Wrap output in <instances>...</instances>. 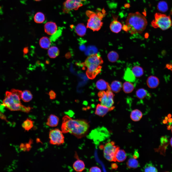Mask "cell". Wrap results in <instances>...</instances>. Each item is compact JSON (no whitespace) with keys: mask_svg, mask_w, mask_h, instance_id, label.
<instances>
[{"mask_svg":"<svg viewBox=\"0 0 172 172\" xmlns=\"http://www.w3.org/2000/svg\"><path fill=\"white\" fill-rule=\"evenodd\" d=\"M89 127V125L86 121L74 119L66 115L62 118L61 128L63 133H69L76 138H80L87 133Z\"/></svg>","mask_w":172,"mask_h":172,"instance_id":"cell-1","label":"cell"},{"mask_svg":"<svg viewBox=\"0 0 172 172\" xmlns=\"http://www.w3.org/2000/svg\"><path fill=\"white\" fill-rule=\"evenodd\" d=\"M22 92L20 90L15 89L6 91L3 101L4 106L11 111H20L26 113H29L31 108L23 105L21 102Z\"/></svg>","mask_w":172,"mask_h":172,"instance_id":"cell-2","label":"cell"},{"mask_svg":"<svg viewBox=\"0 0 172 172\" xmlns=\"http://www.w3.org/2000/svg\"><path fill=\"white\" fill-rule=\"evenodd\" d=\"M125 22L127 32L131 34L141 33L145 29L147 24L145 17L138 12L129 13Z\"/></svg>","mask_w":172,"mask_h":172,"instance_id":"cell-3","label":"cell"},{"mask_svg":"<svg viewBox=\"0 0 172 172\" xmlns=\"http://www.w3.org/2000/svg\"><path fill=\"white\" fill-rule=\"evenodd\" d=\"M103 62L99 54H95L89 56L81 65L87 68L86 75L89 79H92L101 72L102 68L101 65Z\"/></svg>","mask_w":172,"mask_h":172,"instance_id":"cell-4","label":"cell"},{"mask_svg":"<svg viewBox=\"0 0 172 172\" xmlns=\"http://www.w3.org/2000/svg\"><path fill=\"white\" fill-rule=\"evenodd\" d=\"M86 15L89 17L87 20L86 27L93 31L99 30L103 25L102 22L104 14L101 12L97 13L88 10L86 11Z\"/></svg>","mask_w":172,"mask_h":172,"instance_id":"cell-5","label":"cell"},{"mask_svg":"<svg viewBox=\"0 0 172 172\" xmlns=\"http://www.w3.org/2000/svg\"><path fill=\"white\" fill-rule=\"evenodd\" d=\"M155 19L151 22L152 26L154 28H159L163 30H166L172 26L170 16L159 13H156L154 15Z\"/></svg>","mask_w":172,"mask_h":172,"instance_id":"cell-6","label":"cell"},{"mask_svg":"<svg viewBox=\"0 0 172 172\" xmlns=\"http://www.w3.org/2000/svg\"><path fill=\"white\" fill-rule=\"evenodd\" d=\"M119 147L115 145L113 141H109L105 144L103 147V155L104 158L110 161H116L115 156V153Z\"/></svg>","mask_w":172,"mask_h":172,"instance_id":"cell-7","label":"cell"},{"mask_svg":"<svg viewBox=\"0 0 172 172\" xmlns=\"http://www.w3.org/2000/svg\"><path fill=\"white\" fill-rule=\"evenodd\" d=\"M98 96L101 104L108 108L113 107L114 103L113 98L114 94L111 90L106 91H100L98 93Z\"/></svg>","mask_w":172,"mask_h":172,"instance_id":"cell-8","label":"cell"},{"mask_svg":"<svg viewBox=\"0 0 172 172\" xmlns=\"http://www.w3.org/2000/svg\"><path fill=\"white\" fill-rule=\"evenodd\" d=\"M62 131L58 129L50 130L49 134V142L54 145H62L64 142V137Z\"/></svg>","mask_w":172,"mask_h":172,"instance_id":"cell-9","label":"cell"},{"mask_svg":"<svg viewBox=\"0 0 172 172\" xmlns=\"http://www.w3.org/2000/svg\"><path fill=\"white\" fill-rule=\"evenodd\" d=\"M86 0H66L63 4V11L67 13L72 10H76L83 5V2Z\"/></svg>","mask_w":172,"mask_h":172,"instance_id":"cell-10","label":"cell"},{"mask_svg":"<svg viewBox=\"0 0 172 172\" xmlns=\"http://www.w3.org/2000/svg\"><path fill=\"white\" fill-rule=\"evenodd\" d=\"M114 107L108 108L101 104H98L96 108L95 114L100 116L103 117L109 111L114 109Z\"/></svg>","mask_w":172,"mask_h":172,"instance_id":"cell-11","label":"cell"},{"mask_svg":"<svg viewBox=\"0 0 172 172\" xmlns=\"http://www.w3.org/2000/svg\"><path fill=\"white\" fill-rule=\"evenodd\" d=\"M44 30L47 34L52 35L58 30L56 24L53 22H46L44 25Z\"/></svg>","mask_w":172,"mask_h":172,"instance_id":"cell-12","label":"cell"},{"mask_svg":"<svg viewBox=\"0 0 172 172\" xmlns=\"http://www.w3.org/2000/svg\"><path fill=\"white\" fill-rule=\"evenodd\" d=\"M159 83V81L158 78L154 76H149L147 80V85L149 87L151 88H156L158 86Z\"/></svg>","mask_w":172,"mask_h":172,"instance_id":"cell-13","label":"cell"},{"mask_svg":"<svg viewBox=\"0 0 172 172\" xmlns=\"http://www.w3.org/2000/svg\"><path fill=\"white\" fill-rule=\"evenodd\" d=\"M123 78L126 81L131 82H134L136 80L135 76L129 67H127L125 71Z\"/></svg>","mask_w":172,"mask_h":172,"instance_id":"cell-14","label":"cell"},{"mask_svg":"<svg viewBox=\"0 0 172 172\" xmlns=\"http://www.w3.org/2000/svg\"><path fill=\"white\" fill-rule=\"evenodd\" d=\"M59 118L56 115L51 114L48 117L46 124L50 127H54L56 126L59 122Z\"/></svg>","mask_w":172,"mask_h":172,"instance_id":"cell-15","label":"cell"},{"mask_svg":"<svg viewBox=\"0 0 172 172\" xmlns=\"http://www.w3.org/2000/svg\"><path fill=\"white\" fill-rule=\"evenodd\" d=\"M96 86L98 89L101 91L111 90L109 83L102 79H100L97 82Z\"/></svg>","mask_w":172,"mask_h":172,"instance_id":"cell-16","label":"cell"},{"mask_svg":"<svg viewBox=\"0 0 172 172\" xmlns=\"http://www.w3.org/2000/svg\"><path fill=\"white\" fill-rule=\"evenodd\" d=\"M122 25L119 22L116 20L112 21L110 23V28L113 32L118 33L122 29Z\"/></svg>","mask_w":172,"mask_h":172,"instance_id":"cell-17","label":"cell"},{"mask_svg":"<svg viewBox=\"0 0 172 172\" xmlns=\"http://www.w3.org/2000/svg\"><path fill=\"white\" fill-rule=\"evenodd\" d=\"M127 156L124 150L120 149L119 148L115 153V158L116 161L122 162L126 159Z\"/></svg>","mask_w":172,"mask_h":172,"instance_id":"cell-18","label":"cell"},{"mask_svg":"<svg viewBox=\"0 0 172 172\" xmlns=\"http://www.w3.org/2000/svg\"><path fill=\"white\" fill-rule=\"evenodd\" d=\"M136 95L138 98L140 99L145 98L149 99L151 97L150 94L147 90L142 88L136 91Z\"/></svg>","mask_w":172,"mask_h":172,"instance_id":"cell-19","label":"cell"},{"mask_svg":"<svg viewBox=\"0 0 172 172\" xmlns=\"http://www.w3.org/2000/svg\"><path fill=\"white\" fill-rule=\"evenodd\" d=\"M86 29L84 25L82 23L78 24L75 27V31L77 34L80 37H83L85 34Z\"/></svg>","mask_w":172,"mask_h":172,"instance_id":"cell-20","label":"cell"},{"mask_svg":"<svg viewBox=\"0 0 172 172\" xmlns=\"http://www.w3.org/2000/svg\"><path fill=\"white\" fill-rule=\"evenodd\" d=\"M126 165L128 168L129 169L136 168L140 166V164L138 161L132 156V157H130L127 161Z\"/></svg>","mask_w":172,"mask_h":172,"instance_id":"cell-21","label":"cell"},{"mask_svg":"<svg viewBox=\"0 0 172 172\" xmlns=\"http://www.w3.org/2000/svg\"><path fill=\"white\" fill-rule=\"evenodd\" d=\"M73 167L74 170L77 172H81L85 169V165L82 161L78 159L73 163Z\"/></svg>","mask_w":172,"mask_h":172,"instance_id":"cell-22","label":"cell"},{"mask_svg":"<svg viewBox=\"0 0 172 172\" xmlns=\"http://www.w3.org/2000/svg\"><path fill=\"white\" fill-rule=\"evenodd\" d=\"M142 115V113L138 109H135L131 112L130 117L133 121H137L141 119Z\"/></svg>","mask_w":172,"mask_h":172,"instance_id":"cell-23","label":"cell"},{"mask_svg":"<svg viewBox=\"0 0 172 172\" xmlns=\"http://www.w3.org/2000/svg\"><path fill=\"white\" fill-rule=\"evenodd\" d=\"M51 42L50 38L46 37H43L40 39L39 43L42 48L47 49L49 48Z\"/></svg>","mask_w":172,"mask_h":172,"instance_id":"cell-24","label":"cell"},{"mask_svg":"<svg viewBox=\"0 0 172 172\" xmlns=\"http://www.w3.org/2000/svg\"><path fill=\"white\" fill-rule=\"evenodd\" d=\"M112 91L115 93L119 92L122 87V85L121 82L118 81H114L111 83L110 86Z\"/></svg>","mask_w":172,"mask_h":172,"instance_id":"cell-25","label":"cell"},{"mask_svg":"<svg viewBox=\"0 0 172 172\" xmlns=\"http://www.w3.org/2000/svg\"><path fill=\"white\" fill-rule=\"evenodd\" d=\"M33 95L29 90H25L22 92L21 99L25 102H28L31 101L33 98Z\"/></svg>","mask_w":172,"mask_h":172,"instance_id":"cell-26","label":"cell"},{"mask_svg":"<svg viewBox=\"0 0 172 172\" xmlns=\"http://www.w3.org/2000/svg\"><path fill=\"white\" fill-rule=\"evenodd\" d=\"M48 53V55L50 58H54L59 55V50L57 47L52 46L49 48Z\"/></svg>","mask_w":172,"mask_h":172,"instance_id":"cell-27","label":"cell"},{"mask_svg":"<svg viewBox=\"0 0 172 172\" xmlns=\"http://www.w3.org/2000/svg\"><path fill=\"white\" fill-rule=\"evenodd\" d=\"M122 87L124 92L129 93L133 91L134 88V86L131 82L126 81L123 83L122 85Z\"/></svg>","mask_w":172,"mask_h":172,"instance_id":"cell-28","label":"cell"},{"mask_svg":"<svg viewBox=\"0 0 172 172\" xmlns=\"http://www.w3.org/2000/svg\"><path fill=\"white\" fill-rule=\"evenodd\" d=\"M45 20V16L42 12H38L36 13L34 17V20L35 22L38 23H43Z\"/></svg>","mask_w":172,"mask_h":172,"instance_id":"cell-29","label":"cell"},{"mask_svg":"<svg viewBox=\"0 0 172 172\" xmlns=\"http://www.w3.org/2000/svg\"><path fill=\"white\" fill-rule=\"evenodd\" d=\"M107 57L110 62L114 63L118 60L119 58V55L117 52L112 51L108 53L107 55Z\"/></svg>","mask_w":172,"mask_h":172,"instance_id":"cell-30","label":"cell"},{"mask_svg":"<svg viewBox=\"0 0 172 172\" xmlns=\"http://www.w3.org/2000/svg\"><path fill=\"white\" fill-rule=\"evenodd\" d=\"M33 121L30 118H27L22 124V128L26 130L29 131L33 127Z\"/></svg>","mask_w":172,"mask_h":172,"instance_id":"cell-31","label":"cell"},{"mask_svg":"<svg viewBox=\"0 0 172 172\" xmlns=\"http://www.w3.org/2000/svg\"><path fill=\"white\" fill-rule=\"evenodd\" d=\"M131 70L135 77H140L142 76L144 74L143 69L140 66H134L132 68Z\"/></svg>","mask_w":172,"mask_h":172,"instance_id":"cell-32","label":"cell"},{"mask_svg":"<svg viewBox=\"0 0 172 172\" xmlns=\"http://www.w3.org/2000/svg\"><path fill=\"white\" fill-rule=\"evenodd\" d=\"M142 170L143 172H158L157 169L151 162L147 163L143 167Z\"/></svg>","mask_w":172,"mask_h":172,"instance_id":"cell-33","label":"cell"},{"mask_svg":"<svg viewBox=\"0 0 172 172\" xmlns=\"http://www.w3.org/2000/svg\"><path fill=\"white\" fill-rule=\"evenodd\" d=\"M157 8L159 11L162 12H166L168 9L167 4L166 2L164 1H161L158 3Z\"/></svg>","mask_w":172,"mask_h":172,"instance_id":"cell-34","label":"cell"},{"mask_svg":"<svg viewBox=\"0 0 172 172\" xmlns=\"http://www.w3.org/2000/svg\"><path fill=\"white\" fill-rule=\"evenodd\" d=\"M62 31L61 29H59L53 35H51L50 38L51 42H54L60 36L62 33Z\"/></svg>","mask_w":172,"mask_h":172,"instance_id":"cell-35","label":"cell"},{"mask_svg":"<svg viewBox=\"0 0 172 172\" xmlns=\"http://www.w3.org/2000/svg\"><path fill=\"white\" fill-rule=\"evenodd\" d=\"M21 149L23 150H29L30 149L31 146L29 144H22L20 146Z\"/></svg>","mask_w":172,"mask_h":172,"instance_id":"cell-36","label":"cell"},{"mask_svg":"<svg viewBox=\"0 0 172 172\" xmlns=\"http://www.w3.org/2000/svg\"><path fill=\"white\" fill-rule=\"evenodd\" d=\"M50 98L51 99H54L56 97V94L55 92L53 90H51L48 93Z\"/></svg>","mask_w":172,"mask_h":172,"instance_id":"cell-37","label":"cell"},{"mask_svg":"<svg viewBox=\"0 0 172 172\" xmlns=\"http://www.w3.org/2000/svg\"><path fill=\"white\" fill-rule=\"evenodd\" d=\"M89 171L90 172H101V169L97 166L93 167L91 168Z\"/></svg>","mask_w":172,"mask_h":172,"instance_id":"cell-38","label":"cell"},{"mask_svg":"<svg viewBox=\"0 0 172 172\" xmlns=\"http://www.w3.org/2000/svg\"><path fill=\"white\" fill-rule=\"evenodd\" d=\"M133 156L134 158L136 159L139 157V154L137 150H136L135 151L134 155H133Z\"/></svg>","mask_w":172,"mask_h":172,"instance_id":"cell-39","label":"cell"},{"mask_svg":"<svg viewBox=\"0 0 172 172\" xmlns=\"http://www.w3.org/2000/svg\"><path fill=\"white\" fill-rule=\"evenodd\" d=\"M111 168L112 169H116L118 167L117 164L116 163H113L111 165Z\"/></svg>","mask_w":172,"mask_h":172,"instance_id":"cell-40","label":"cell"},{"mask_svg":"<svg viewBox=\"0 0 172 172\" xmlns=\"http://www.w3.org/2000/svg\"><path fill=\"white\" fill-rule=\"evenodd\" d=\"M0 118L4 119H6L5 117L4 116V115H2V114L1 113H0Z\"/></svg>","mask_w":172,"mask_h":172,"instance_id":"cell-41","label":"cell"},{"mask_svg":"<svg viewBox=\"0 0 172 172\" xmlns=\"http://www.w3.org/2000/svg\"><path fill=\"white\" fill-rule=\"evenodd\" d=\"M167 120H163V121L162 122L164 124H166L167 123Z\"/></svg>","mask_w":172,"mask_h":172,"instance_id":"cell-42","label":"cell"},{"mask_svg":"<svg viewBox=\"0 0 172 172\" xmlns=\"http://www.w3.org/2000/svg\"><path fill=\"white\" fill-rule=\"evenodd\" d=\"M168 121L170 123L172 122V118H169L168 119Z\"/></svg>","mask_w":172,"mask_h":172,"instance_id":"cell-43","label":"cell"},{"mask_svg":"<svg viewBox=\"0 0 172 172\" xmlns=\"http://www.w3.org/2000/svg\"><path fill=\"white\" fill-rule=\"evenodd\" d=\"M170 143L172 147V137L171 138L170 140Z\"/></svg>","mask_w":172,"mask_h":172,"instance_id":"cell-44","label":"cell"},{"mask_svg":"<svg viewBox=\"0 0 172 172\" xmlns=\"http://www.w3.org/2000/svg\"><path fill=\"white\" fill-rule=\"evenodd\" d=\"M171 115L170 114H169L167 115V117L169 118H171Z\"/></svg>","mask_w":172,"mask_h":172,"instance_id":"cell-45","label":"cell"},{"mask_svg":"<svg viewBox=\"0 0 172 172\" xmlns=\"http://www.w3.org/2000/svg\"><path fill=\"white\" fill-rule=\"evenodd\" d=\"M167 129L168 130H170L171 129V127L170 125L168 126H167Z\"/></svg>","mask_w":172,"mask_h":172,"instance_id":"cell-46","label":"cell"},{"mask_svg":"<svg viewBox=\"0 0 172 172\" xmlns=\"http://www.w3.org/2000/svg\"><path fill=\"white\" fill-rule=\"evenodd\" d=\"M168 118L167 117H165V119L167 120V119H168Z\"/></svg>","mask_w":172,"mask_h":172,"instance_id":"cell-47","label":"cell"},{"mask_svg":"<svg viewBox=\"0 0 172 172\" xmlns=\"http://www.w3.org/2000/svg\"><path fill=\"white\" fill-rule=\"evenodd\" d=\"M34 0L36 1H40L42 0Z\"/></svg>","mask_w":172,"mask_h":172,"instance_id":"cell-48","label":"cell"},{"mask_svg":"<svg viewBox=\"0 0 172 172\" xmlns=\"http://www.w3.org/2000/svg\"><path fill=\"white\" fill-rule=\"evenodd\" d=\"M171 131H172V126H171Z\"/></svg>","mask_w":172,"mask_h":172,"instance_id":"cell-49","label":"cell"}]
</instances>
